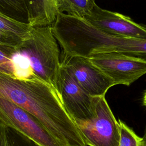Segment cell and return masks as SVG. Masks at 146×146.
Wrapping results in <instances>:
<instances>
[{
	"instance_id": "cell-1",
	"label": "cell",
	"mask_w": 146,
	"mask_h": 146,
	"mask_svg": "<svg viewBox=\"0 0 146 146\" xmlns=\"http://www.w3.org/2000/svg\"><path fill=\"white\" fill-rule=\"evenodd\" d=\"M0 97L35 117L63 146H87L58 91L39 79L21 80L0 73Z\"/></svg>"
},
{
	"instance_id": "cell-2",
	"label": "cell",
	"mask_w": 146,
	"mask_h": 146,
	"mask_svg": "<svg viewBox=\"0 0 146 146\" xmlns=\"http://www.w3.org/2000/svg\"><path fill=\"white\" fill-rule=\"evenodd\" d=\"M62 55L86 58L116 52L146 60V40L119 36L103 31L84 19L59 13L51 26Z\"/></svg>"
},
{
	"instance_id": "cell-3",
	"label": "cell",
	"mask_w": 146,
	"mask_h": 146,
	"mask_svg": "<svg viewBox=\"0 0 146 146\" xmlns=\"http://www.w3.org/2000/svg\"><path fill=\"white\" fill-rule=\"evenodd\" d=\"M15 49L28 58L36 78L57 90L60 55L51 26L33 27L29 38L22 40Z\"/></svg>"
},
{
	"instance_id": "cell-4",
	"label": "cell",
	"mask_w": 146,
	"mask_h": 146,
	"mask_svg": "<svg viewBox=\"0 0 146 146\" xmlns=\"http://www.w3.org/2000/svg\"><path fill=\"white\" fill-rule=\"evenodd\" d=\"M95 115L76 123L87 146H119V128L105 96L94 97Z\"/></svg>"
},
{
	"instance_id": "cell-5",
	"label": "cell",
	"mask_w": 146,
	"mask_h": 146,
	"mask_svg": "<svg viewBox=\"0 0 146 146\" xmlns=\"http://www.w3.org/2000/svg\"><path fill=\"white\" fill-rule=\"evenodd\" d=\"M0 123L39 146H63L31 114L11 101L0 97Z\"/></svg>"
},
{
	"instance_id": "cell-6",
	"label": "cell",
	"mask_w": 146,
	"mask_h": 146,
	"mask_svg": "<svg viewBox=\"0 0 146 146\" xmlns=\"http://www.w3.org/2000/svg\"><path fill=\"white\" fill-rule=\"evenodd\" d=\"M88 59L115 85L129 86L146 74V60L139 57L110 52L96 54Z\"/></svg>"
},
{
	"instance_id": "cell-7",
	"label": "cell",
	"mask_w": 146,
	"mask_h": 146,
	"mask_svg": "<svg viewBox=\"0 0 146 146\" xmlns=\"http://www.w3.org/2000/svg\"><path fill=\"white\" fill-rule=\"evenodd\" d=\"M57 91L64 108L75 124L86 121L94 117V97L86 93L61 64Z\"/></svg>"
},
{
	"instance_id": "cell-8",
	"label": "cell",
	"mask_w": 146,
	"mask_h": 146,
	"mask_svg": "<svg viewBox=\"0 0 146 146\" xmlns=\"http://www.w3.org/2000/svg\"><path fill=\"white\" fill-rule=\"evenodd\" d=\"M60 64L76 83L91 96H105L108 89L115 86L113 81L88 58L62 55Z\"/></svg>"
},
{
	"instance_id": "cell-9",
	"label": "cell",
	"mask_w": 146,
	"mask_h": 146,
	"mask_svg": "<svg viewBox=\"0 0 146 146\" xmlns=\"http://www.w3.org/2000/svg\"><path fill=\"white\" fill-rule=\"evenodd\" d=\"M84 19L98 29L124 38L146 40V25L134 22L130 17L95 5Z\"/></svg>"
},
{
	"instance_id": "cell-10",
	"label": "cell",
	"mask_w": 146,
	"mask_h": 146,
	"mask_svg": "<svg viewBox=\"0 0 146 146\" xmlns=\"http://www.w3.org/2000/svg\"><path fill=\"white\" fill-rule=\"evenodd\" d=\"M26 1L28 24L31 27L52 26L59 14L57 0Z\"/></svg>"
},
{
	"instance_id": "cell-11",
	"label": "cell",
	"mask_w": 146,
	"mask_h": 146,
	"mask_svg": "<svg viewBox=\"0 0 146 146\" xmlns=\"http://www.w3.org/2000/svg\"><path fill=\"white\" fill-rule=\"evenodd\" d=\"M59 13L84 19L93 10L96 3L93 0H57Z\"/></svg>"
},
{
	"instance_id": "cell-12",
	"label": "cell",
	"mask_w": 146,
	"mask_h": 146,
	"mask_svg": "<svg viewBox=\"0 0 146 146\" xmlns=\"http://www.w3.org/2000/svg\"><path fill=\"white\" fill-rule=\"evenodd\" d=\"M32 29L29 24L17 21L0 12V32L24 40L29 38Z\"/></svg>"
},
{
	"instance_id": "cell-13",
	"label": "cell",
	"mask_w": 146,
	"mask_h": 146,
	"mask_svg": "<svg viewBox=\"0 0 146 146\" xmlns=\"http://www.w3.org/2000/svg\"><path fill=\"white\" fill-rule=\"evenodd\" d=\"M0 12L17 21L28 24L26 1L0 0Z\"/></svg>"
},
{
	"instance_id": "cell-14",
	"label": "cell",
	"mask_w": 146,
	"mask_h": 146,
	"mask_svg": "<svg viewBox=\"0 0 146 146\" xmlns=\"http://www.w3.org/2000/svg\"><path fill=\"white\" fill-rule=\"evenodd\" d=\"M13 62L14 79L21 80L38 79L35 77L30 62L26 56L16 52Z\"/></svg>"
},
{
	"instance_id": "cell-15",
	"label": "cell",
	"mask_w": 146,
	"mask_h": 146,
	"mask_svg": "<svg viewBox=\"0 0 146 146\" xmlns=\"http://www.w3.org/2000/svg\"><path fill=\"white\" fill-rule=\"evenodd\" d=\"M16 52L15 46L0 43V73L14 78L13 59Z\"/></svg>"
},
{
	"instance_id": "cell-16",
	"label": "cell",
	"mask_w": 146,
	"mask_h": 146,
	"mask_svg": "<svg viewBox=\"0 0 146 146\" xmlns=\"http://www.w3.org/2000/svg\"><path fill=\"white\" fill-rule=\"evenodd\" d=\"M119 128V146H143L142 138L121 120H118Z\"/></svg>"
},
{
	"instance_id": "cell-17",
	"label": "cell",
	"mask_w": 146,
	"mask_h": 146,
	"mask_svg": "<svg viewBox=\"0 0 146 146\" xmlns=\"http://www.w3.org/2000/svg\"><path fill=\"white\" fill-rule=\"evenodd\" d=\"M6 146H39L35 142L15 130L6 127Z\"/></svg>"
},
{
	"instance_id": "cell-18",
	"label": "cell",
	"mask_w": 146,
	"mask_h": 146,
	"mask_svg": "<svg viewBox=\"0 0 146 146\" xmlns=\"http://www.w3.org/2000/svg\"><path fill=\"white\" fill-rule=\"evenodd\" d=\"M21 41V40L18 38L13 37L2 32H0V43L16 46L18 44H19Z\"/></svg>"
},
{
	"instance_id": "cell-19",
	"label": "cell",
	"mask_w": 146,
	"mask_h": 146,
	"mask_svg": "<svg viewBox=\"0 0 146 146\" xmlns=\"http://www.w3.org/2000/svg\"><path fill=\"white\" fill-rule=\"evenodd\" d=\"M5 128L6 127L0 123V146L6 145V137H5Z\"/></svg>"
},
{
	"instance_id": "cell-20",
	"label": "cell",
	"mask_w": 146,
	"mask_h": 146,
	"mask_svg": "<svg viewBox=\"0 0 146 146\" xmlns=\"http://www.w3.org/2000/svg\"><path fill=\"white\" fill-rule=\"evenodd\" d=\"M142 141H143V146H146V127L145 128L143 137H142Z\"/></svg>"
},
{
	"instance_id": "cell-21",
	"label": "cell",
	"mask_w": 146,
	"mask_h": 146,
	"mask_svg": "<svg viewBox=\"0 0 146 146\" xmlns=\"http://www.w3.org/2000/svg\"><path fill=\"white\" fill-rule=\"evenodd\" d=\"M142 103L143 105L146 107V90L145 91L143 96V99H142Z\"/></svg>"
}]
</instances>
